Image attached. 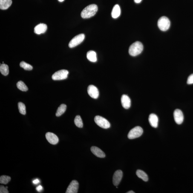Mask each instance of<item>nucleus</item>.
<instances>
[{
    "label": "nucleus",
    "mask_w": 193,
    "mask_h": 193,
    "mask_svg": "<svg viewBox=\"0 0 193 193\" xmlns=\"http://www.w3.org/2000/svg\"><path fill=\"white\" fill-rule=\"evenodd\" d=\"M122 176L123 173L120 170H119L115 172L113 177V183L114 186H117L119 184L121 181Z\"/></svg>",
    "instance_id": "9b49d317"
},
{
    "label": "nucleus",
    "mask_w": 193,
    "mask_h": 193,
    "mask_svg": "<svg viewBox=\"0 0 193 193\" xmlns=\"http://www.w3.org/2000/svg\"><path fill=\"white\" fill-rule=\"evenodd\" d=\"M0 193H8L9 191L8 190L7 188L3 186H0Z\"/></svg>",
    "instance_id": "cd10ccee"
},
{
    "label": "nucleus",
    "mask_w": 193,
    "mask_h": 193,
    "mask_svg": "<svg viewBox=\"0 0 193 193\" xmlns=\"http://www.w3.org/2000/svg\"><path fill=\"white\" fill-rule=\"evenodd\" d=\"M11 177L9 176L3 175L0 177V183L7 184L10 181Z\"/></svg>",
    "instance_id": "bb28decb"
},
{
    "label": "nucleus",
    "mask_w": 193,
    "mask_h": 193,
    "mask_svg": "<svg viewBox=\"0 0 193 193\" xmlns=\"http://www.w3.org/2000/svg\"><path fill=\"white\" fill-rule=\"evenodd\" d=\"M68 73L69 72L67 70H59L54 73L52 76V79L54 81L63 80L67 79Z\"/></svg>",
    "instance_id": "423d86ee"
},
{
    "label": "nucleus",
    "mask_w": 193,
    "mask_h": 193,
    "mask_svg": "<svg viewBox=\"0 0 193 193\" xmlns=\"http://www.w3.org/2000/svg\"><path fill=\"white\" fill-rule=\"evenodd\" d=\"M79 188V183L76 180H73L67 188L66 193H77Z\"/></svg>",
    "instance_id": "6e6552de"
},
{
    "label": "nucleus",
    "mask_w": 193,
    "mask_h": 193,
    "mask_svg": "<svg viewBox=\"0 0 193 193\" xmlns=\"http://www.w3.org/2000/svg\"><path fill=\"white\" fill-rule=\"evenodd\" d=\"M17 86L18 89L22 91H27L28 90V88L26 84L22 81H19L17 83Z\"/></svg>",
    "instance_id": "5701e85b"
},
{
    "label": "nucleus",
    "mask_w": 193,
    "mask_h": 193,
    "mask_svg": "<svg viewBox=\"0 0 193 193\" xmlns=\"http://www.w3.org/2000/svg\"><path fill=\"white\" fill-rule=\"evenodd\" d=\"M85 38V35L83 34H81L77 35L70 41L69 43V47L70 48L77 46L81 43L84 41Z\"/></svg>",
    "instance_id": "0eeeda50"
},
{
    "label": "nucleus",
    "mask_w": 193,
    "mask_h": 193,
    "mask_svg": "<svg viewBox=\"0 0 193 193\" xmlns=\"http://www.w3.org/2000/svg\"><path fill=\"white\" fill-rule=\"evenodd\" d=\"M67 106L65 104H62L58 108L56 113L57 117H59L65 112L66 110Z\"/></svg>",
    "instance_id": "412c9836"
},
{
    "label": "nucleus",
    "mask_w": 193,
    "mask_h": 193,
    "mask_svg": "<svg viewBox=\"0 0 193 193\" xmlns=\"http://www.w3.org/2000/svg\"><path fill=\"white\" fill-rule=\"evenodd\" d=\"M0 72L4 76H7L9 73L8 66L4 63L1 64L0 66Z\"/></svg>",
    "instance_id": "4be33fe9"
},
{
    "label": "nucleus",
    "mask_w": 193,
    "mask_h": 193,
    "mask_svg": "<svg viewBox=\"0 0 193 193\" xmlns=\"http://www.w3.org/2000/svg\"><path fill=\"white\" fill-rule=\"evenodd\" d=\"M87 92L89 96L93 99H96L99 97V90L94 85H91L89 86L87 88Z\"/></svg>",
    "instance_id": "1a4fd4ad"
},
{
    "label": "nucleus",
    "mask_w": 193,
    "mask_h": 193,
    "mask_svg": "<svg viewBox=\"0 0 193 193\" xmlns=\"http://www.w3.org/2000/svg\"><path fill=\"white\" fill-rule=\"evenodd\" d=\"M18 109H19V112L21 114L25 115L26 113V107L25 105L23 103L21 102H19L18 103Z\"/></svg>",
    "instance_id": "393cba45"
},
{
    "label": "nucleus",
    "mask_w": 193,
    "mask_h": 193,
    "mask_svg": "<svg viewBox=\"0 0 193 193\" xmlns=\"http://www.w3.org/2000/svg\"><path fill=\"white\" fill-rule=\"evenodd\" d=\"M143 49V46L142 43L137 41L130 45L129 48V53L131 56H137L141 53Z\"/></svg>",
    "instance_id": "f03ea898"
},
{
    "label": "nucleus",
    "mask_w": 193,
    "mask_h": 193,
    "mask_svg": "<svg viewBox=\"0 0 193 193\" xmlns=\"http://www.w3.org/2000/svg\"><path fill=\"white\" fill-rule=\"evenodd\" d=\"M12 3V0H0V9L7 10L11 5Z\"/></svg>",
    "instance_id": "a211bd4d"
},
{
    "label": "nucleus",
    "mask_w": 193,
    "mask_h": 193,
    "mask_svg": "<svg viewBox=\"0 0 193 193\" xmlns=\"http://www.w3.org/2000/svg\"><path fill=\"white\" fill-rule=\"evenodd\" d=\"M134 2L136 3H139L141 2L142 0H134Z\"/></svg>",
    "instance_id": "2f4dec72"
},
{
    "label": "nucleus",
    "mask_w": 193,
    "mask_h": 193,
    "mask_svg": "<svg viewBox=\"0 0 193 193\" xmlns=\"http://www.w3.org/2000/svg\"><path fill=\"white\" fill-rule=\"evenodd\" d=\"M47 26L46 24L44 23L38 24L34 28L35 33L37 34H40L44 33L46 31Z\"/></svg>",
    "instance_id": "4468645a"
},
{
    "label": "nucleus",
    "mask_w": 193,
    "mask_h": 193,
    "mask_svg": "<svg viewBox=\"0 0 193 193\" xmlns=\"http://www.w3.org/2000/svg\"><path fill=\"white\" fill-rule=\"evenodd\" d=\"M136 174L139 178L142 179L143 181L146 182L148 180V177L146 173L141 170H138L136 171Z\"/></svg>",
    "instance_id": "aec40b11"
},
{
    "label": "nucleus",
    "mask_w": 193,
    "mask_h": 193,
    "mask_svg": "<svg viewBox=\"0 0 193 193\" xmlns=\"http://www.w3.org/2000/svg\"><path fill=\"white\" fill-rule=\"evenodd\" d=\"M127 193H134L135 192H134V191H128V192H127Z\"/></svg>",
    "instance_id": "473e14b6"
},
{
    "label": "nucleus",
    "mask_w": 193,
    "mask_h": 193,
    "mask_svg": "<svg viewBox=\"0 0 193 193\" xmlns=\"http://www.w3.org/2000/svg\"><path fill=\"white\" fill-rule=\"evenodd\" d=\"M74 122L75 125L78 128H81L83 126L82 119L80 116L77 115L76 116L74 119Z\"/></svg>",
    "instance_id": "b1692460"
},
{
    "label": "nucleus",
    "mask_w": 193,
    "mask_h": 193,
    "mask_svg": "<svg viewBox=\"0 0 193 193\" xmlns=\"http://www.w3.org/2000/svg\"><path fill=\"white\" fill-rule=\"evenodd\" d=\"M39 180H38V179H36V180H33V183L35 185L39 183Z\"/></svg>",
    "instance_id": "7c9ffc66"
},
{
    "label": "nucleus",
    "mask_w": 193,
    "mask_h": 193,
    "mask_svg": "<svg viewBox=\"0 0 193 193\" xmlns=\"http://www.w3.org/2000/svg\"><path fill=\"white\" fill-rule=\"evenodd\" d=\"M94 120L96 125L103 128H108L111 126L108 121L101 116H96L94 118Z\"/></svg>",
    "instance_id": "20e7f679"
},
{
    "label": "nucleus",
    "mask_w": 193,
    "mask_h": 193,
    "mask_svg": "<svg viewBox=\"0 0 193 193\" xmlns=\"http://www.w3.org/2000/svg\"><path fill=\"white\" fill-rule=\"evenodd\" d=\"M60 2H62V1H63L64 0H58Z\"/></svg>",
    "instance_id": "72a5a7b5"
},
{
    "label": "nucleus",
    "mask_w": 193,
    "mask_h": 193,
    "mask_svg": "<svg viewBox=\"0 0 193 193\" xmlns=\"http://www.w3.org/2000/svg\"><path fill=\"white\" fill-rule=\"evenodd\" d=\"M148 120L151 126L155 128H157L159 119L156 115L153 113L150 114L148 118Z\"/></svg>",
    "instance_id": "2eb2a0df"
},
{
    "label": "nucleus",
    "mask_w": 193,
    "mask_h": 193,
    "mask_svg": "<svg viewBox=\"0 0 193 193\" xmlns=\"http://www.w3.org/2000/svg\"><path fill=\"white\" fill-rule=\"evenodd\" d=\"M20 67L27 70H30L33 69V67L30 64L27 63L24 61H22L20 63Z\"/></svg>",
    "instance_id": "a878e982"
},
{
    "label": "nucleus",
    "mask_w": 193,
    "mask_h": 193,
    "mask_svg": "<svg viewBox=\"0 0 193 193\" xmlns=\"http://www.w3.org/2000/svg\"><path fill=\"white\" fill-rule=\"evenodd\" d=\"M187 83L188 85L193 84V74L190 75L188 77L187 80Z\"/></svg>",
    "instance_id": "c85d7f7f"
},
{
    "label": "nucleus",
    "mask_w": 193,
    "mask_h": 193,
    "mask_svg": "<svg viewBox=\"0 0 193 193\" xmlns=\"http://www.w3.org/2000/svg\"><path fill=\"white\" fill-rule=\"evenodd\" d=\"M45 137L49 143L51 144L56 145L59 142V138L52 133H47L45 134Z\"/></svg>",
    "instance_id": "f8f14e48"
},
{
    "label": "nucleus",
    "mask_w": 193,
    "mask_h": 193,
    "mask_svg": "<svg viewBox=\"0 0 193 193\" xmlns=\"http://www.w3.org/2000/svg\"><path fill=\"white\" fill-rule=\"evenodd\" d=\"M87 57L91 62H95L97 61L96 53L93 50H90L87 53Z\"/></svg>",
    "instance_id": "6ab92c4d"
},
{
    "label": "nucleus",
    "mask_w": 193,
    "mask_h": 193,
    "mask_svg": "<svg viewBox=\"0 0 193 193\" xmlns=\"http://www.w3.org/2000/svg\"><path fill=\"white\" fill-rule=\"evenodd\" d=\"M121 102L122 106L125 109H128L130 108L131 105V101L128 96L123 94L121 98Z\"/></svg>",
    "instance_id": "ddd939ff"
},
{
    "label": "nucleus",
    "mask_w": 193,
    "mask_h": 193,
    "mask_svg": "<svg viewBox=\"0 0 193 193\" xmlns=\"http://www.w3.org/2000/svg\"><path fill=\"white\" fill-rule=\"evenodd\" d=\"M174 118L175 121L178 125H180L183 122L184 119V116L181 110L176 109L174 112Z\"/></svg>",
    "instance_id": "9d476101"
},
{
    "label": "nucleus",
    "mask_w": 193,
    "mask_h": 193,
    "mask_svg": "<svg viewBox=\"0 0 193 193\" xmlns=\"http://www.w3.org/2000/svg\"><path fill=\"white\" fill-rule=\"evenodd\" d=\"M158 26L159 29L162 31H166L170 26V21L166 17H162L158 21Z\"/></svg>",
    "instance_id": "7ed1b4c3"
},
{
    "label": "nucleus",
    "mask_w": 193,
    "mask_h": 193,
    "mask_svg": "<svg viewBox=\"0 0 193 193\" xmlns=\"http://www.w3.org/2000/svg\"><path fill=\"white\" fill-rule=\"evenodd\" d=\"M121 14V9L119 6L118 4H116L113 7L111 12V16L114 19L117 18L120 16Z\"/></svg>",
    "instance_id": "f3484780"
},
{
    "label": "nucleus",
    "mask_w": 193,
    "mask_h": 193,
    "mask_svg": "<svg viewBox=\"0 0 193 193\" xmlns=\"http://www.w3.org/2000/svg\"><path fill=\"white\" fill-rule=\"evenodd\" d=\"M43 189V188L42 186H41V185H39V186H37L36 188L37 191L39 192H40L41 191H42Z\"/></svg>",
    "instance_id": "c756f323"
},
{
    "label": "nucleus",
    "mask_w": 193,
    "mask_h": 193,
    "mask_svg": "<svg viewBox=\"0 0 193 193\" xmlns=\"http://www.w3.org/2000/svg\"><path fill=\"white\" fill-rule=\"evenodd\" d=\"M92 153L95 155L99 158H104L105 157V154L103 151L100 148L95 146H92L91 148Z\"/></svg>",
    "instance_id": "dca6fc26"
},
{
    "label": "nucleus",
    "mask_w": 193,
    "mask_h": 193,
    "mask_svg": "<svg viewBox=\"0 0 193 193\" xmlns=\"http://www.w3.org/2000/svg\"><path fill=\"white\" fill-rule=\"evenodd\" d=\"M143 130L141 127L137 126L133 128L129 132L128 137L130 139H133L138 138L142 135Z\"/></svg>",
    "instance_id": "39448f33"
},
{
    "label": "nucleus",
    "mask_w": 193,
    "mask_h": 193,
    "mask_svg": "<svg viewBox=\"0 0 193 193\" xmlns=\"http://www.w3.org/2000/svg\"><path fill=\"white\" fill-rule=\"evenodd\" d=\"M98 10L97 6L92 4L85 8L81 12V16L84 19L89 18L94 16Z\"/></svg>",
    "instance_id": "f257e3e1"
}]
</instances>
